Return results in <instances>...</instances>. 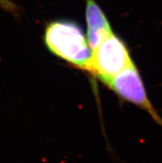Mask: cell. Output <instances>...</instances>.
Instances as JSON below:
<instances>
[{
  "mask_svg": "<svg viewBox=\"0 0 162 163\" xmlns=\"http://www.w3.org/2000/svg\"><path fill=\"white\" fill-rule=\"evenodd\" d=\"M44 42L55 56L89 72L93 52L87 36L75 22L57 20L50 22L45 30Z\"/></svg>",
  "mask_w": 162,
  "mask_h": 163,
  "instance_id": "obj_1",
  "label": "cell"
},
{
  "mask_svg": "<svg viewBox=\"0 0 162 163\" xmlns=\"http://www.w3.org/2000/svg\"><path fill=\"white\" fill-rule=\"evenodd\" d=\"M132 62L124 41L112 33L93 51L89 72L107 85L112 77Z\"/></svg>",
  "mask_w": 162,
  "mask_h": 163,
  "instance_id": "obj_2",
  "label": "cell"
},
{
  "mask_svg": "<svg viewBox=\"0 0 162 163\" xmlns=\"http://www.w3.org/2000/svg\"><path fill=\"white\" fill-rule=\"evenodd\" d=\"M107 85L123 100L147 111L156 122L162 125V119L147 97L146 88L134 62L124 68L108 82Z\"/></svg>",
  "mask_w": 162,
  "mask_h": 163,
  "instance_id": "obj_3",
  "label": "cell"
},
{
  "mask_svg": "<svg viewBox=\"0 0 162 163\" xmlns=\"http://www.w3.org/2000/svg\"><path fill=\"white\" fill-rule=\"evenodd\" d=\"M87 40L92 52L113 32L106 15L95 0H85Z\"/></svg>",
  "mask_w": 162,
  "mask_h": 163,
  "instance_id": "obj_4",
  "label": "cell"
},
{
  "mask_svg": "<svg viewBox=\"0 0 162 163\" xmlns=\"http://www.w3.org/2000/svg\"><path fill=\"white\" fill-rule=\"evenodd\" d=\"M0 8L11 13L17 18H19L22 15V9L20 7L17 5L12 0H0Z\"/></svg>",
  "mask_w": 162,
  "mask_h": 163,
  "instance_id": "obj_5",
  "label": "cell"
}]
</instances>
